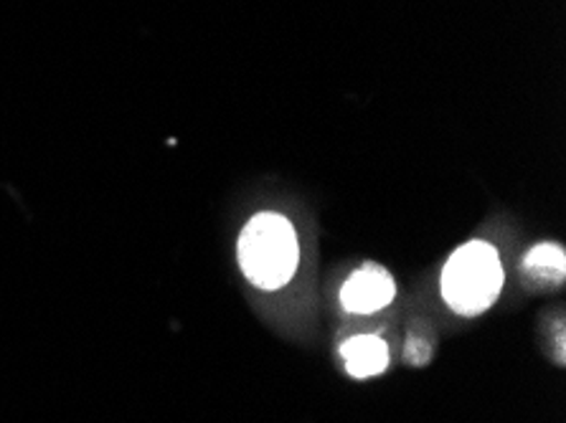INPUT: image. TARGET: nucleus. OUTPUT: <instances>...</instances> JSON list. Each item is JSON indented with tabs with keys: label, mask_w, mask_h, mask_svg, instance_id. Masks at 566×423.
Returning <instances> with one entry per match:
<instances>
[{
	"label": "nucleus",
	"mask_w": 566,
	"mask_h": 423,
	"mask_svg": "<svg viewBox=\"0 0 566 423\" xmlns=\"http://www.w3.org/2000/svg\"><path fill=\"white\" fill-rule=\"evenodd\" d=\"M237 252L247 279L268 292L285 287L300 262L293 223L280 213H256L239 236Z\"/></svg>",
	"instance_id": "nucleus-1"
},
{
	"label": "nucleus",
	"mask_w": 566,
	"mask_h": 423,
	"mask_svg": "<svg viewBox=\"0 0 566 423\" xmlns=\"http://www.w3.org/2000/svg\"><path fill=\"white\" fill-rule=\"evenodd\" d=\"M394 295H397V287H394L391 274L384 266L368 264L364 269L354 272V276L343 284L340 302L348 313L371 315L389 307Z\"/></svg>",
	"instance_id": "nucleus-3"
},
{
	"label": "nucleus",
	"mask_w": 566,
	"mask_h": 423,
	"mask_svg": "<svg viewBox=\"0 0 566 423\" xmlns=\"http://www.w3.org/2000/svg\"><path fill=\"white\" fill-rule=\"evenodd\" d=\"M340 356L348 373L358 381L381 376L389 368V345L376 335H356V338L343 342Z\"/></svg>",
	"instance_id": "nucleus-4"
},
{
	"label": "nucleus",
	"mask_w": 566,
	"mask_h": 423,
	"mask_svg": "<svg viewBox=\"0 0 566 423\" xmlns=\"http://www.w3.org/2000/svg\"><path fill=\"white\" fill-rule=\"evenodd\" d=\"M503 289L499 252L485 241H470L450 256L442 272L444 302L458 315L475 317L495 305Z\"/></svg>",
	"instance_id": "nucleus-2"
},
{
	"label": "nucleus",
	"mask_w": 566,
	"mask_h": 423,
	"mask_svg": "<svg viewBox=\"0 0 566 423\" xmlns=\"http://www.w3.org/2000/svg\"><path fill=\"white\" fill-rule=\"evenodd\" d=\"M521 274H523V282H526V287L531 289H548V287H556V284L564 282V274H566V256H564V248L559 244H538L531 248L523 258V266H521Z\"/></svg>",
	"instance_id": "nucleus-5"
},
{
	"label": "nucleus",
	"mask_w": 566,
	"mask_h": 423,
	"mask_svg": "<svg viewBox=\"0 0 566 423\" xmlns=\"http://www.w3.org/2000/svg\"><path fill=\"white\" fill-rule=\"evenodd\" d=\"M430 352H432V350L427 348V345H424L422 340H419V338H411V340L407 342V360L417 362V366H419V362L430 360V358H432Z\"/></svg>",
	"instance_id": "nucleus-6"
}]
</instances>
